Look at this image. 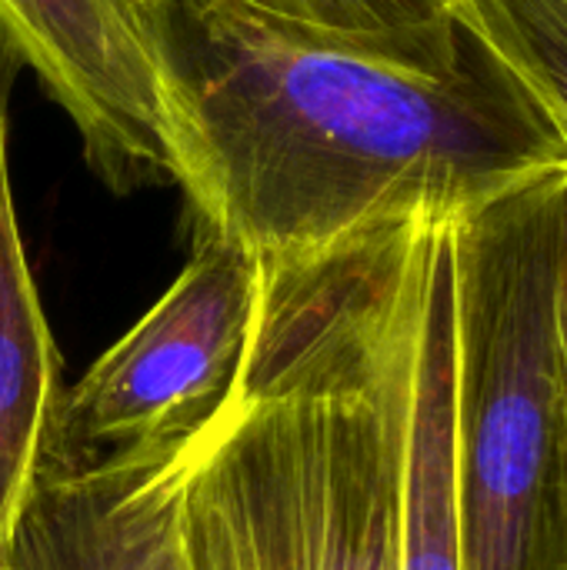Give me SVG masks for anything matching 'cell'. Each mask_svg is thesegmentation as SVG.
<instances>
[{
    "label": "cell",
    "mask_w": 567,
    "mask_h": 570,
    "mask_svg": "<svg viewBox=\"0 0 567 570\" xmlns=\"http://www.w3.org/2000/svg\"><path fill=\"white\" fill-rule=\"evenodd\" d=\"M174 184L197 234L267 257L471 210L567 164V127L458 17L338 43L224 0H147Z\"/></svg>",
    "instance_id": "6da1fadb"
},
{
    "label": "cell",
    "mask_w": 567,
    "mask_h": 570,
    "mask_svg": "<svg viewBox=\"0 0 567 570\" xmlns=\"http://www.w3.org/2000/svg\"><path fill=\"white\" fill-rule=\"evenodd\" d=\"M444 220L261 261L244 364L184 461V570H401L411 361Z\"/></svg>",
    "instance_id": "7a4b0ae2"
},
{
    "label": "cell",
    "mask_w": 567,
    "mask_h": 570,
    "mask_svg": "<svg viewBox=\"0 0 567 570\" xmlns=\"http://www.w3.org/2000/svg\"><path fill=\"white\" fill-rule=\"evenodd\" d=\"M567 164L448 220L461 570H567Z\"/></svg>",
    "instance_id": "3957f363"
},
{
    "label": "cell",
    "mask_w": 567,
    "mask_h": 570,
    "mask_svg": "<svg viewBox=\"0 0 567 570\" xmlns=\"http://www.w3.org/2000/svg\"><path fill=\"white\" fill-rule=\"evenodd\" d=\"M264 264L197 234L167 294L60 397L47 444L114 454L201 431L231 397L261 304Z\"/></svg>",
    "instance_id": "277c9868"
},
{
    "label": "cell",
    "mask_w": 567,
    "mask_h": 570,
    "mask_svg": "<svg viewBox=\"0 0 567 570\" xmlns=\"http://www.w3.org/2000/svg\"><path fill=\"white\" fill-rule=\"evenodd\" d=\"M0 50L67 110L114 190L174 180L147 0H0Z\"/></svg>",
    "instance_id": "5b68a950"
},
{
    "label": "cell",
    "mask_w": 567,
    "mask_h": 570,
    "mask_svg": "<svg viewBox=\"0 0 567 570\" xmlns=\"http://www.w3.org/2000/svg\"><path fill=\"white\" fill-rule=\"evenodd\" d=\"M194 434L114 454L47 444L0 564L13 570H184L177 508Z\"/></svg>",
    "instance_id": "8992f818"
},
{
    "label": "cell",
    "mask_w": 567,
    "mask_h": 570,
    "mask_svg": "<svg viewBox=\"0 0 567 570\" xmlns=\"http://www.w3.org/2000/svg\"><path fill=\"white\" fill-rule=\"evenodd\" d=\"M20 63L0 50V551L30 494L60 407V364L30 277L7 160V87Z\"/></svg>",
    "instance_id": "52a82bcc"
},
{
    "label": "cell",
    "mask_w": 567,
    "mask_h": 570,
    "mask_svg": "<svg viewBox=\"0 0 567 570\" xmlns=\"http://www.w3.org/2000/svg\"><path fill=\"white\" fill-rule=\"evenodd\" d=\"M451 13L567 127V0H454Z\"/></svg>",
    "instance_id": "ba28073f"
},
{
    "label": "cell",
    "mask_w": 567,
    "mask_h": 570,
    "mask_svg": "<svg viewBox=\"0 0 567 570\" xmlns=\"http://www.w3.org/2000/svg\"><path fill=\"white\" fill-rule=\"evenodd\" d=\"M338 43H394L444 23L454 0H224Z\"/></svg>",
    "instance_id": "9c48e42d"
},
{
    "label": "cell",
    "mask_w": 567,
    "mask_h": 570,
    "mask_svg": "<svg viewBox=\"0 0 567 570\" xmlns=\"http://www.w3.org/2000/svg\"><path fill=\"white\" fill-rule=\"evenodd\" d=\"M558 344H561V371H565V397H567V200H565V230H561V264H558Z\"/></svg>",
    "instance_id": "30bf717a"
},
{
    "label": "cell",
    "mask_w": 567,
    "mask_h": 570,
    "mask_svg": "<svg viewBox=\"0 0 567 570\" xmlns=\"http://www.w3.org/2000/svg\"><path fill=\"white\" fill-rule=\"evenodd\" d=\"M0 570H13V568H7V564H0Z\"/></svg>",
    "instance_id": "8fae6325"
}]
</instances>
